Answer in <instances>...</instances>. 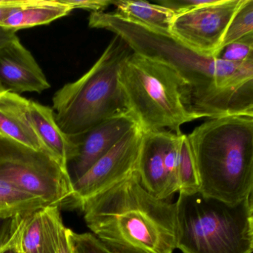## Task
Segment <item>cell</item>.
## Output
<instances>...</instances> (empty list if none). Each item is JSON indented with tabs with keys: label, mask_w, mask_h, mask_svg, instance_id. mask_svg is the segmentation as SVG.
I'll use <instances>...</instances> for the list:
<instances>
[{
	"label": "cell",
	"mask_w": 253,
	"mask_h": 253,
	"mask_svg": "<svg viewBox=\"0 0 253 253\" xmlns=\"http://www.w3.org/2000/svg\"><path fill=\"white\" fill-rule=\"evenodd\" d=\"M88 26L113 32L133 52L174 68L187 84L193 113L201 118L253 117V57L229 63L195 52L174 38L118 17L93 12Z\"/></svg>",
	"instance_id": "6da1fadb"
},
{
	"label": "cell",
	"mask_w": 253,
	"mask_h": 253,
	"mask_svg": "<svg viewBox=\"0 0 253 253\" xmlns=\"http://www.w3.org/2000/svg\"><path fill=\"white\" fill-rule=\"evenodd\" d=\"M93 235L112 253H172L176 204L151 195L137 171L83 203Z\"/></svg>",
	"instance_id": "7a4b0ae2"
},
{
	"label": "cell",
	"mask_w": 253,
	"mask_h": 253,
	"mask_svg": "<svg viewBox=\"0 0 253 253\" xmlns=\"http://www.w3.org/2000/svg\"><path fill=\"white\" fill-rule=\"evenodd\" d=\"M187 137L200 192L230 204L253 195V117L211 118Z\"/></svg>",
	"instance_id": "3957f363"
},
{
	"label": "cell",
	"mask_w": 253,
	"mask_h": 253,
	"mask_svg": "<svg viewBox=\"0 0 253 253\" xmlns=\"http://www.w3.org/2000/svg\"><path fill=\"white\" fill-rule=\"evenodd\" d=\"M132 50L115 35L100 58L79 79L52 99L56 122L71 138H78L104 121L128 112L120 72Z\"/></svg>",
	"instance_id": "277c9868"
},
{
	"label": "cell",
	"mask_w": 253,
	"mask_h": 253,
	"mask_svg": "<svg viewBox=\"0 0 253 253\" xmlns=\"http://www.w3.org/2000/svg\"><path fill=\"white\" fill-rule=\"evenodd\" d=\"M120 82L131 113L144 132L180 127L199 119L192 110L186 81L169 65L132 52L124 62Z\"/></svg>",
	"instance_id": "5b68a950"
},
{
	"label": "cell",
	"mask_w": 253,
	"mask_h": 253,
	"mask_svg": "<svg viewBox=\"0 0 253 253\" xmlns=\"http://www.w3.org/2000/svg\"><path fill=\"white\" fill-rule=\"evenodd\" d=\"M176 248L183 253H252L253 195L236 204L204 195L179 193Z\"/></svg>",
	"instance_id": "8992f818"
},
{
	"label": "cell",
	"mask_w": 253,
	"mask_h": 253,
	"mask_svg": "<svg viewBox=\"0 0 253 253\" xmlns=\"http://www.w3.org/2000/svg\"><path fill=\"white\" fill-rule=\"evenodd\" d=\"M0 179L48 206L74 207L68 171L53 157L0 137Z\"/></svg>",
	"instance_id": "52a82bcc"
},
{
	"label": "cell",
	"mask_w": 253,
	"mask_h": 253,
	"mask_svg": "<svg viewBox=\"0 0 253 253\" xmlns=\"http://www.w3.org/2000/svg\"><path fill=\"white\" fill-rule=\"evenodd\" d=\"M179 137L165 130L143 131L136 171L142 186L159 199L180 190Z\"/></svg>",
	"instance_id": "ba28073f"
},
{
	"label": "cell",
	"mask_w": 253,
	"mask_h": 253,
	"mask_svg": "<svg viewBox=\"0 0 253 253\" xmlns=\"http://www.w3.org/2000/svg\"><path fill=\"white\" fill-rule=\"evenodd\" d=\"M242 0H215L210 5L176 14L170 34L198 54L218 57L228 26Z\"/></svg>",
	"instance_id": "9c48e42d"
},
{
	"label": "cell",
	"mask_w": 253,
	"mask_h": 253,
	"mask_svg": "<svg viewBox=\"0 0 253 253\" xmlns=\"http://www.w3.org/2000/svg\"><path fill=\"white\" fill-rule=\"evenodd\" d=\"M142 137L143 131L137 125L72 184L74 207H81L136 171Z\"/></svg>",
	"instance_id": "30bf717a"
},
{
	"label": "cell",
	"mask_w": 253,
	"mask_h": 253,
	"mask_svg": "<svg viewBox=\"0 0 253 253\" xmlns=\"http://www.w3.org/2000/svg\"><path fill=\"white\" fill-rule=\"evenodd\" d=\"M137 125L131 113L125 112L104 121L81 137L74 139L78 144V150L75 158L67 166L72 184Z\"/></svg>",
	"instance_id": "8fae6325"
},
{
	"label": "cell",
	"mask_w": 253,
	"mask_h": 253,
	"mask_svg": "<svg viewBox=\"0 0 253 253\" xmlns=\"http://www.w3.org/2000/svg\"><path fill=\"white\" fill-rule=\"evenodd\" d=\"M0 84L4 91L19 95L51 88L41 66L19 38L0 48Z\"/></svg>",
	"instance_id": "7c38bea8"
},
{
	"label": "cell",
	"mask_w": 253,
	"mask_h": 253,
	"mask_svg": "<svg viewBox=\"0 0 253 253\" xmlns=\"http://www.w3.org/2000/svg\"><path fill=\"white\" fill-rule=\"evenodd\" d=\"M66 227L60 207L45 206L26 212L19 229L22 253H57Z\"/></svg>",
	"instance_id": "4fadbf2b"
},
{
	"label": "cell",
	"mask_w": 253,
	"mask_h": 253,
	"mask_svg": "<svg viewBox=\"0 0 253 253\" xmlns=\"http://www.w3.org/2000/svg\"><path fill=\"white\" fill-rule=\"evenodd\" d=\"M27 102L28 99L14 93L0 94V137L53 157L29 120Z\"/></svg>",
	"instance_id": "5bb4252c"
},
{
	"label": "cell",
	"mask_w": 253,
	"mask_h": 253,
	"mask_svg": "<svg viewBox=\"0 0 253 253\" xmlns=\"http://www.w3.org/2000/svg\"><path fill=\"white\" fill-rule=\"evenodd\" d=\"M27 114L43 144L67 171L68 164L75 158L78 150L76 141L65 134L57 125L52 108L28 100Z\"/></svg>",
	"instance_id": "9a60e30c"
},
{
	"label": "cell",
	"mask_w": 253,
	"mask_h": 253,
	"mask_svg": "<svg viewBox=\"0 0 253 253\" xmlns=\"http://www.w3.org/2000/svg\"><path fill=\"white\" fill-rule=\"evenodd\" d=\"M73 10L62 0H30L26 5L13 8L0 27L17 32L44 26L69 15Z\"/></svg>",
	"instance_id": "2e32d148"
},
{
	"label": "cell",
	"mask_w": 253,
	"mask_h": 253,
	"mask_svg": "<svg viewBox=\"0 0 253 253\" xmlns=\"http://www.w3.org/2000/svg\"><path fill=\"white\" fill-rule=\"evenodd\" d=\"M114 14L121 18L163 33L170 34L171 23L176 14L171 10L158 4L144 1H114Z\"/></svg>",
	"instance_id": "e0dca14e"
},
{
	"label": "cell",
	"mask_w": 253,
	"mask_h": 253,
	"mask_svg": "<svg viewBox=\"0 0 253 253\" xmlns=\"http://www.w3.org/2000/svg\"><path fill=\"white\" fill-rule=\"evenodd\" d=\"M45 206L48 205L41 198L0 179V211L26 213Z\"/></svg>",
	"instance_id": "ac0fdd59"
},
{
	"label": "cell",
	"mask_w": 253,
	"mask_h": 253,
	"mask_svg": "<svg viewBox=\"0 0 253 253\" xmlns=\"http://www.w3.org/2000/svg\"><path fill=\"white\" fill-rule=\"evenodd\" d=\"M253 35V0H242L223 35L220 46V54L223 48L229 44Z\"/></svg>",
	"instance_id": "d6986e66"
},
{
	"label": "cell",
	"mask_w": 253,
	"mask_h": 253,
	"mask_svg": "<svg viewBox=\"0 0 253 253\" xmlns=\"http://www.w3.org/2000/svg\"><path fill=\"white\" fill-rule=\"evenodd\" d=\"M179 193H191L199 191L198 174L187 134L179 137Z\"/></svg>",
	"instance_id": "ffe728a7"
},
{
	"label": "cell",
	"mask_w": 253,
	"mask_h": 253,
	"mask_svg": "<svg viewBox=\"0 0 253 253\" xmlns=\"http://www.w3.org/2000/svg\"><path fill=\"white\" fill-rule=\"evenodd\" d=\"M68 236L74 253H112L92 233H76L69 229Z\"/></svg>",
	"instance_id": "44dd1931"
},
{
	"label": "cell",
	"mask_w": 253,
	"mask_h": 253,
	"mask_svg": "<svg viewBox=\"0 0 253 253\" xmlns=\"http://www.w3.org/2000/svg\"><path fill=\"white\" fill-rule=\"evenodd\" d=\"M222 52L223 54L219 58L229 63H242L253 57V35L229 44Z\"/></svg>",
	"instance_id": "7402d4cb"
},
{
	"label": "cell",
	"mask_w": 253,
	"mask_h": 253,
	"mask_svg": "<svg viewBox=\"0 0 253 253\" xmlns=\"http://www.w3.org/2000/svg\"><path fill=\"white\" fill-rule=\"evenodd\" d=\"M26 213L8 212L0 216V250L17 232Z\"/></svg>",
	"instance_id": "603a6c76"
},
{
	"label": "cell",
	"mask_w": 253,
	"mask_h": 253,
	"mask_svg": "<svg viewBox=\"0 0 253 253\" xmlns=\"http://www.w3.org/2000/svg\"><path fill=\"white\" fill-rule=\"evenodd\" d=\"M215 0H159L156 3L171 10L175 14H179L210 5Z\"/></svg>",
	"instance_id": "cb8c5ba5"
},
{
	"label": "cell",
	"mask_w": 253,
	"mask_h": 253,
	"mask_svg": "<svg viewBox=\"0 0 253 253\" xmlns=\"http://www.w3.org/2000/svg\"><path fill=\"white\" fill-rule=\"evenodd\" d=\"M64 3L72 7L74 10L76 8L85 9L92 12H104L105 9L113 4L111 0H62Z\"/></svg>",
	"instance_id": "d4e9b609"
},
{
	"label": "cell",
	"mask_w": 253,
	"mask_h": 253,
	"mask_svg": "<svg viewBox=\"0 0 253 253\" xmlns=\"http://www.w3.org/2000/svg\"><path fill=\"white\" fill-rule=\"evenodd\" d=\"M30 0H0V26L13 8L23 6Z\"/></svg>",
	"instance_id": "484cf974"
},
{
	"label": "cell",
	"mask_w": 253,
	"mask_h": 253,
	"mask_svg": "<svg viewBox=\"0 0 253 253\" xmlns=\"http://www.w3.org/2000/svg\"><path fill=\"white\" fill-rule=\"evenodd\" d=\"M19 229H20V227L17 229V232L14 234L13 238H11V241L2 250H0V253H22L20 244H19Z\"/></svg>",
	"instance_id": "4316f807"
},
{
	"label": "cell",
	"mask_w": 253,
	"mask_h": 253,
	"mask_svg": "<svg viewBox=\"0 0 253 253\" xmlns=\"http://www.w3.org/2000/svg\"><path fill=\"white\" fill-rule=\"evenodd\" d=\"M17 38L18 37L16 35V32L0 27V48H2L4 45L12 42Z\"/></svg>",
	"instance_id": "83f0119b"
},
{
	"label": "cell",
	"mask_w": 253,
	"mask_h": 253,
	"mask_svg": "<svg viewBox=\"0 0 253 253\" xmlns=\"http://www.w3.org/2000/svg\"><path fill=\"white\" fill-rule=\"evenodd\" d=\"M68 229H69L66 228V231L63 234L61 245H60L57 253H74L72 245H71L70 241H69V236H68Z\"/></svg>",
	"instance_id": "f1b7e54d"
},
{
	"label": "cell",
	"mask_w": 253,
	"mask_h": 253,
	"mask_svg": "<svg viewBox=\"0 0 253 253\" xmlns=\"http://www.w3.org/2000/svg\"><path fill=\"white\" fill-rule=\"evenodd\" d=\"M8 212H14V211H0V216L2 215V214H5V213Z\"/></svg>",
	"instance_id": "f546056e"
},
{
	"label": "cell",
	"mask_w": 253,
	"mask_h": 253,
	"mask_svg": "<svg viewBox=\"0 0 253 253\" xmlns=\"http://www.w3.org/2000/svg\"><path fill=\"white\" fill-rule=\"evenodd\" d=\"M3 88H2V85H1V84H0V94H2V92H4Z\"/></svg>",
	"instance_id": "4dcf8cb0"
}]
</instances>
